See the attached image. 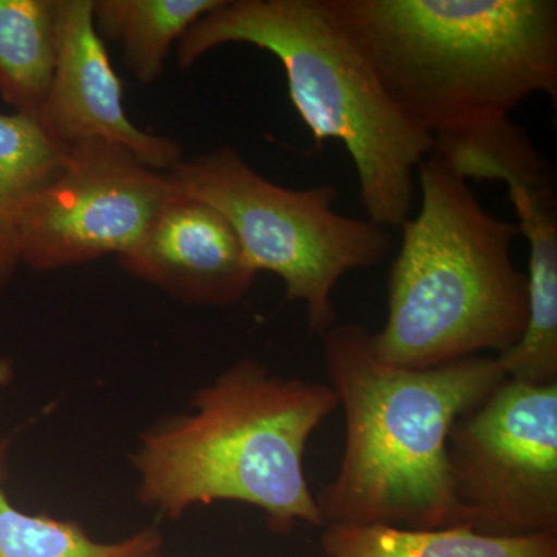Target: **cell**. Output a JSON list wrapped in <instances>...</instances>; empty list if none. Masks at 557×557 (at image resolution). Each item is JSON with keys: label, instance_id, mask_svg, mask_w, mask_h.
<instances>
[{"label": "cell", "instance_id": "6da1fadb", "mask_svg": "<svg viewBox=\"0 0 557 557\" xmlns=\"http://www.w3.org/2000/svg\"><path fill=\"white\" fill-rule=\"evenodd\" d=\"M359 324L322 335L330 387L346 413V446L317 496L325 525L431 530L457 525L448 438L507 379L496 357L431 369L384 364Z\"/></svg>", "mask_w": 557, "mask_h": 557}, {"label": "cell", "instance_id": "7a4b0ae2", "mask_svg": "<svg viewBox=\"0 0 557 557\" xmlns=\"http://www.w3.org/2000/svg\"><path fill=\"white\" fill-rule=\"evenodd\" d=\"M388 98L434 138L557 98L556 0H321Z\"/></svg>", "mask_w": 557, "mask_h": 557}, {"label": "cell", "instance_id": "3957f363", "mask_svg": "<svg viewBox=\"0 0 557 557\" xmlns=\"http://www.w3.org/2000/svg\"><path fill=\"white\" fill-rule=\"evenodd\" d=\"M327 384L273 375L244 359L194 397V410L141 435L132 465L141 505L180 519L230 500L262 509L277 533L324 527L304 467L307 445L336 408Z\"/></svg>", "mask_w": 557, "mask_h": 557}, {"label": "cell", "instance_id": "277c9868", "mask_svg": "<svg viewBox=\"0 0 557 557\" xmlns=\"http://www.w3.org/2000/svg\"><path fill=\"white\" fill-rule=\"evenodd\" d=\"M417 190L420 208L399 228L373 355L395 368L431 369L505 354L528 325V278L512 260L519 226L487 211L434 150L418 166Z\"/></svg>", "mask_w": 557, "mask_h": 557}, {"label": "cell", "instance_id": "5b68a950", "mask_svg": "<svg viewBox=\"0 0 557 557\" xmlns=\"http://www.w3.org/2000/svg\"><path fill=\"white\" fill-rule=\"evenodd\" d=\"M230 44L277 58L314 145L336 139L354 161L370 222L401 228L412 218L418 166L435 138L388 98L321 0H223L178 40L180 69Z\"/></svg>", "mask_w": 557, "mask_h": 557}, {"label": "cell", "instance_id": "8992f818", "mask_svg": "<svg viewBox=\"0 0 557 557\" xmlns=\"http://www.w3.org/2000/svg\"><path fill=\"white\" fill-rule=\"evenodd\" d=\"M166 174L180 193L225 215L256 273L282 278L285 299L304 302L317 335L335 325L333 292L341 277L380 265L394 245L383 226L336 212L332 185L285 188L230 146L183 159Z\"/></svg>", "mask_w": 557, "mask_h": 557}, {"label": "cell", "instance_id": "52a82bcc", "mask_svg": "<svg viewBox=\"0 0 557 557\" xmlns=\"http://www.w3.org/2000/svg\"><path fill=\"white\" fill-rule=\"evenodd\" d=\"M457 525L557 534V383L505 380L448 438Z\"/></svg>", "mask_w": 557, "mask_h": 557}, {"label": "cell", "instance_id": "ba28073f", "mask_svg": "<svg viewBox=\"0 0 557 557\" xmlns=\"http://www.w3.org/2000/svg\"><path fill=\"white\" fill-rule=\"evenodd\" d=\"M174 186L129 150L102 141L70 149L60 177L40 190L21 230V263L53 271L129 252Z\"/></svg>", "mask_w": 557, "mask_h": 557}, {"label": "cell", "instance_id": "9c48e42d", "mask_svg": "<svg viewBox=\"0 0 557 557\" xmlns=\"http://www.w3.org/2000/svg\"><path fill=\"white\" fill-rule=\"evenodd\" d=\"M434 152L465 180L504 183L528 244V325L498 355L508 380L557 381V189L555 170L527 129L511 119L435 138Z\"/></svg>", "mask_w": 557, "mask_h": 557}, {"label": "cell", "instance_id": "30bf717a", "mask_svg": "<svg viewBox=\"0 0 557 557\" xmlns=\"http://www.w3.org/2000/svg\"><path fill=\"white\" fill-rule=\"evenodd\" d=\"M60 46L40 126L64 148L102 141L129 150L157 172L183 160L178 141L139 129L123 104V84L94 21V0H58Z\"/></svg>", "mask_w": 557, "mask_h": 557}, {"label": "cell", "instance_id": "8fae6325", "mask_svg": "<svg viewBox=\"0 0 557 557\" xmlns=\"http://www.w3.org/2000/svg\"><path fill=\"white\" fill-rule=\"evenodd\" d=\"M119 260L132 276L188 306H233L258 276L225 215L175 188Z\"/></svg>", "mask_w": 557, "mask_h": 557}, {"label": "cell", "instance_id": "7c38bea8", "mask_svg": "<svg viewBox=\"0 0 557 557\" xmlns=\"http://www.w3.org/2000/svg\"><path fill=\"white\" fill-rule=\"evenodd\" d=\"M327 557H557V534H491L468 523L431 530L325 525Z\"/></svg>", "mask_w": 557, "mask_h": 557}, {"label": "cell", "instance_id": "4fadbf2b", "mask_svg": "<svg viewBox=\"0 0 557 557\" xmlns=\"http://www.w3.org/2000/svg\"><path fill=\"white\" fill-rule=\"evenodd\" d=\"M70 149L50 137L38 120L0 113V289L21 265V230L36 196L69 163Z\"/></svg>", "mask_w": 557, "mask_h": 557}, {"label": "cell", "instance_id": "5bb4252c", "mask_svg": "<svg viewBox=\"0 0 557 557\" xmlns=\"http://www.w3.org/2000/svg\"><path fill=\"white\" fill-rule=\"evenodd\" d=\"M60 46L58 0H0V97L38 120Z\"/></svg>", "mask_w": 557, "mask_h": 557}, {"label": "cell", "instance_id": "9a60e30c", "mask_svg": "<svg viewBox=\"0 0 557 557\" xmlns=\"http://www.w3.org/2000/svg\"><path fill=\"white\" fill-rule=\"evenodd\" d=\"M223 0H94L95 28L119 42L123 62L141 84L160 78L175 40Z\"/></svg>", "mask_w": 557, "mask_h": 557}, {"label": "cell", "instance_id": "2e32d148", "mask_svg": "<svg viewBox=\"0 0 557 557\" xmlns=\"http://www.w3.org/2000/svg\"><path fill=\"white\" fill-rule=\"evenodd\" d=\"M2 457L0 445V557H159L157 528L120 542H97L76 523L21 511L3 487Z\"/></svg>", "mask_w": 557, "mask_h": 557}]
</instances>
